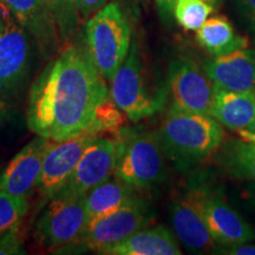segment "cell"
<instances>
[{
	"instance_id": "12",
	"label": "cell",
	"mask_w": 255,
	"mask_h": 255,
	"mask_svg": "<svg viewBox=\"0 0 255 255\" xmlns=\"http://www.w3.org/2000/svg\"><path fill=\"white\" fill-rule=\"evenodd\" d=\"M31 34L12 17L0 32V95L13 94L27 77L31 65Z\"/></svg>"
},
{
	"instance_id": "27",
	"label": "cell",
	"mask_w": 255,
	"mask_h": 255,
	"mask_svg": "<svg viewBox=\"0 0 255 255\" xmlns=\"http://www.w3.org/2000/svg\"><path fill=\"white\" fill-rule=\"evenodd\" d=\"M234 2L239 13L255 31V0H234Z\"/></svg>"
},
{
	"instance_id": "8",
	"label": "cell",
	"mask_w": 255,
	"mask_h": 255,
	"mask_svg": "<svg viewBox=\"0 0 255 255\" xmlns=\"http://www.w3.org/2000/svg\"><path fill=\"white\" fill-rule=\"evenodd\" d=\"M168 88L175 109L209 115L214 87L205 70L194 60L180 57L170 63Z\"/></svg>"
},
{
	"instance_id": "34",
	"label": "cell",
	"mask_w": 255,
	"mask_h": 255,
	"mask_svg": "<svg viewBox=\"0 0 255 255\" xmlns=\"http://www.w3.org/2000/svg\"><path fill=\"white\" fill-rule=\"evenodd\" d=\"M247 130H248V131L255 133V119H254L253 122H252V123L250 124V127L247 128Z\"/></svg>"
},
{
	"instance_id": "16",
	"label": "cell",
	"mask_w": 255,
	"mask_h": 255,
	"mask_svg": "<svg viewBox=\"0 0 255 255\" xmlns=\"http://www.w3.org/2000/svg\"><path fill=\"white\" fill-rule=\"evenodd\" d=\"M170 220L175 233L188 250L201 253L215 242L190 191L171 205Z\"/></svg>"
},
{
	"instance_id": "18",
	"label": "cell",
	"mask_w": 255,
	"mask_h": 255,
	"mask_svg": "<svg viewBox=\"0 0 255 255\" xmlns=\"http://www.w3.org/2000/svg\"><path fill=\"white\" fill-rule=\"evenodd\" d=\"M110 255H178L175 237L163 226L145 227L102 252Z\"/></svg>"
},
{
	"instance_id": "23",
	"label": "cell",
	"mask_w": 255,
	"mask_h": 255,
	"mask_svg": "<svg viewBox=\"0 0 255 255\" xmlns=\"http://www.w3.org/2000/svg\"><path fill=\"white\" fill-rule=\"evenodd\" d=\"M30 209L26 196H18L0 190V234L15 231Z\"/></svg>"
},
{
	"instance_id": "2",
	"label": "cell",
	"mask_w": 255,
	"mask_h": 255,
	"mask_svg": "<svg viewBox=\"0 0 255 255\" xmlns=\"http://www.w3.org/2000/svg\"><path fill=\"white\" fill-rule=\"evenodd\" d=\"M164 155L177 164L189 165L214 154L225 141L218 121L206 114L170 107L157 132Z\"/></svg>"
},
{
	"instance_id": "26",
	"label": "cell",
	"mask_w": 255,
	"mask_h": 255,
	"mask_svg": "<svg viewBox=\"0 0 255 255\" xmlns=\"http://www.w3.org/2000/svg\"><path fill=\"white\" fill-rule=\"evenodd\" d=\"M78 13L83 19L90 18L108 4V0H73Z\"/></svg>"
},
{
	"instance_id": "22",
	"label": "cell",
	"mask_w": 255,
	"mask_h": 255,
	"mask_svg": "<svg viewBox=\"0 0 255 255\" xmlns=\"http://www.w3.org/2000/svg\"><path fill=\"white\" fill-rule=\"evenodd\" d=\"M58 31L60 41L70 44L78 31L79 13L73 0H44Z\"/></svg>"
},
{
	"instance_id": "33",
	"label": "cell",
	"mask_w": 255,
	"mask_h": 255,
	"mask_svg": "<svg viewBox=\"0 0 255 255\" xmlns=\"http://www.w3.org/2000/svg\"><path fill=\"white\" fill-rule=\"evenodd\" d=\"M205 1L208 2V4H210L214 7V6H218L220 2H221V0H205Z\"/></svg>"
},
{
	"instance_id": "24",
	"label": "cell",
	"mask_w": 255,
	"mask_h": 255,
	"mask_svg": "<svg viewBox=\"0 0 255 255\" xmlns=\"http://www.w3.org/2000/svg\"><path fill=\"white\" fill-rule=\"evenodd\" d=\"M212 5L205 0H176L174 18L188 31H197L212 13Z\"/></svg>"
},
{
	"instance_id": "17",
	"label": "cell",
	"mask_w": 255,
	"mask_h": 255,
	"mask_svg": "<svg viewBox=\"0 0 255 255\" xmlns=\"http://www.w3.org/2000/svg\"><path fill=\"white\" fill-rule=\"evenodd\" d=\"M209 116L231 130L247 129L255 119V92H235L214 87Z\"/></svg>"
},
{
	"instance_id": "4",
	"label": "cell",
	"mask_w": 255,
	"mask_h": 255,
	"mask_svg": "<svg viewBox=\"0 0 255 255\" xmlns=\"http://www.w3.org/2000/svg\"><path fill=\"white\" fill-rule=\"evenodd\" d=\"M111 98L120 110L132 122L154 116L164 108V88L151 90L136 41L111 81Z\"/></svg>"
},
{
	"instance_id": "13",
	"label": "cell",
	"mask_w": 255,
	"mask_h": 255,
	"mask_svg": "<svg viewBox=\"0 0 255 255\" xmlns=\"http://www.w3.org/2000/svg\"><path fill=\"white\" fill-rule=\"evenodd\" d=\"M51 139L38 136L17 152L0 175V190L28 196L38 187L43 159Z\"/></svg>"
},
{
	"instance_id": "9",
	"label": "cell",
	"mask_w": 255,
	"mask_h": 255,
	"mask_svg": "<svg viewBox=\"0 0 255 255\" xmlns=\"http://www.w3.org/2000/svg\"><path fill=\"white\" fill-rule=\"evenodd\" d=\"M116 161L117 143L97 136L87 146L71 176L53 197L85 196L92 188L109 180Z\"/></svg>"
},
{
	"instance_id": "30",
	"label": "cell",
	"mask_w": 255,
	"mask_h": 255,
	"mask_svg": "<svg viewBox=\"0 0 255 255\" xmlns=\"http://www.w3.org/2000/svg\"><path fill=\"white\" fill-rule=\"evenodd\" d=\"M8 104L6 103L5 97L2 95H0V124H2L7 120L8 117Z\"/></svg>"
},
{
	"instance_id": "29",
	"label": "cell",
	"mask_w": 255,
	"mask_h": 255,
	"mask_svg": "<svg viewBox=\"0 0 255 255\" xmlns=\"http://www.w3.org/2000/svg\"><path fill=\"white\" fill-rule=\"evenodd\" d=\"M226 253L232 255H255V246H246V245H234L229 246L228 252Z\"/></svg>"
},
{
	"instance_id": "15",
	"label": "cell",
	"mask_w": 255,
	"mask_h": 255,
	"mask_svg": "<svg viewBox=\"0 0 255 255\" xmlns=\"http://www.w3.org/2000/svg\"><path fill=\"white\" fill-rule=\"evenodd\" d=\"M203 70L216 88L235 92H255V51L241 49L215 57Z\"/></svg>"
},
{
	"instance_id": "31",
	"label": "cell",
	"mask_w": 255,
	"mask_h": 255,
	"mask_svg": "<svg viewBox=\"0 0 255 255\" xmlns=\"http://www.w3.org/2000/svg\"><path fill=\"white\" fill-rule=\"evenodd\" d=\"M239 135H240L241 138L245 139V141L254 143L255 144V133L248 131L247 129H241L239 130Z\"/></svg>"
},
{
	"instance_id": "7",
	"label": "cell",
	"mask_w": 255,
	"mask_h": 255,
	"mask_svg": "<svg viewBox=\"0 0 255 255\" xmlns=\"http://www.w3.org/2000/svg\"><path fill=\"white\" fill-rule=\"evenodd\" d=\"M151 219L152 214L146 203L138 196H133L109 215L90 223L82 242L88 248L102 254L107 248L148 227Z\"/></svg>"
},
{
	"instance_id": "28",
	"label": "cell",
	"mask_w": 255,
	"mask_h": 255,
	"mask_svg": "<svg viewBox=\"0 0 255 255\" xmlns=\"http://www.w3.org/2000/svg\"><path fill=\"white\" fill-rule=\"evenodd\" d=\"M158 13L165 23H171L174 18V6L176 0H155Z\"/></svg>"
},
{
	"instance_id": "32",
	"label": "cell",
	"mask_w": 255,
	"mask_h": 255,
	"mask_svg": "<svg viewBox=\"0 0 255 255\" xmlns=\"http://www.w3.org/2000/svg\"><path fill=\"white\" fill-rule=\"evenodd\" d=\"M4 25H5V19L1 14V5H0V32H1L2 28H4Z\"/></svg>"
},
{
	"instance_id": "35",
	"label": "cell",
	"mask_w": 255,
	"mask_h": 255,
	"mask_svg": "<svg viewBox=\"0 0 255 255\" xmlns=\"http://www.w3.org/2000/svg\"><path fill=\"white\" fill-rule=\"evenodd\" d=\"M254 194H255V193H254Z\"/></svg>"
},
{
	"instance_id": "3",
	"label": "cell",
	"mask_w": 255,
	"mask_h": 255,
	"mask_svg": "<svg viewBox=\"0 0 255 255\" xmlns=\"http://www.w3.org/2000/svg\"><path fill=\"white\" fill-rule=\"evenodd\" d=\"M85 44L105 81H113L131 45V27L116 2L107 4L85 24Z\"/></svg>"
},
{
	"instance_id": "1",
	"label": "cell",
	"mask_w": 255,
	"mask_h": 255,
	"mask_svg": "<svg viewBox=\"0 0 255 255\" xmlns=\"http://www.w3.org/2000/svg\"><path fill=\"white\" fill-rule=\"evenodd\" d=\"M109 100L107 83L94 64L87 44L70 43L32 84L27 128L37 136L66 141L91 128Z\"/></svg>"
},
{
	"instance_id": "21",
	"label": "cell",
	"mask_w": 255,
	"mask_h": 255,
	"mask_svg": "<svg viewBox=\"0 0 255 255\" xmlns=\"http://www.w3.org/2000/svg\"><path fill=\"white\" fill-rule=\"evenodd\" d=\"M215 159L231 176L255 181V144L245 139H231L219 146Z\"/></svg>"
},
{
	"instance_id": "14",
	"label": "cell",
	"mask_w": 255,
	"mask_h": 255,
	"mask_svg": "<svg viewBox=\"0 0 255 255\" xmlns=\"http://www.w3.org/2000/svg\"><path fill=\"white\" fill-rule=\"evenodd\" d=\"M0 5L31 34L44 58L55 56L62 41L44 0H0Z\"/></svg>"
},
{
	"instance_id": "25",
	"label": "cell",
	"mask_w": 255,
	"mask_h": 255,
	"mask_svg": "<svg viewBox=\"0 0 255 255\" xmlns=\"http://www.w3.org/2000/svg\"><path fill=\"white\" fill-rule=\"evenodd\" d=\"M25 254L19 229L0 234V255Z\"/></svg>"
},
{
	"instance_id": "5",
	"label": "cell",
	"mask_w": 255,
	"mask_h": 255,
	"mask_svg": "<svg viewBox=\"0 0 255 255\" xmlns=\"http://www.w3.org/2000/svg\"><path fill=\"white\" fill-rule=\"evenodd\" d=\"M116 143L115 176L135 189H148L162 180L165 155L157 133L122 131Z\"/></svg>"
},
{
	"instance_id": "19",
	"label": "cell",
	"mask_w": 255,
	"mask_h": 255,
	"mask_svg": "<svg viewBox=\"0 0 255 255\" xmlns=\"http://www.w3.org/2000/svg\"><path fill=\"white\" fill-rule=\"evenodd\" d=\"M196 40L214 57L227 55L248 46L247 38L238 34L231 21L222 15L207 18L196 32Z\"/></svg>"
},
{
	"instance_id": "10",
	"label": "cell",
	"mask_w": 255,
	"mask_h": 255,
	"mask_svg": "<svg viewBox=\"0 0 255 255\" xmlns=\"http://www.w3.org/2000/svg\"><path fill=\"white\" fill-rule=\"evenodd\" d=\"M95 127L66 141H51L43 159L38 189L45 200L52 199L62 189L75 170L83 152L92 139L98 136Z\"/></svg>"
},
{
	"instance_id": "6",
	"label": "cell",
	"mask_w": 255,
	"mask_h": 255,
	"mask_svg": "<svg viewBox=\"0 0 255 255\" xmlns=\"http://www.w3.org/2000/svg\"><path fill=\"white\" fill-rule=\"evenodd\" d=\"M85 196L52 197L36 223V234L44 246L59 248L82 241L88 228Z\"/></svg>"
},
{
	"instance_id": "11",
	"label": "cell",
	"mask_w": 255,
	"mask_h": 255,
	"mask_svg": "<svg viewBox=\"0 0 255 255\" xmlns=\"http://www.w3.org/2000/svg\"><path fill=\"white\" fill-rule=\"evenodd\" d=\"M190 193L215 242L229 247L255 238L250 226L220 194L207 188H197Z\"/></svg>"
},
{
	"instance_id": "20",
	"label": "cell",
	"mask_w": 255,
	"mask_h": 255,
	"mask_svg": "<svg viewBox=\"0 0 255 255\" xmlns=\"http://www.w3.org/2000/svg\"><path fill=\"white\" fill-rule=\"evenodd\" d=\"M135 190V188L117 177L116 180L109 178L92 188L85 195V206L89 219L88 226L103 216L109 215L131 200L133 196H136Z\"/></svg>"
}]
</instances>
